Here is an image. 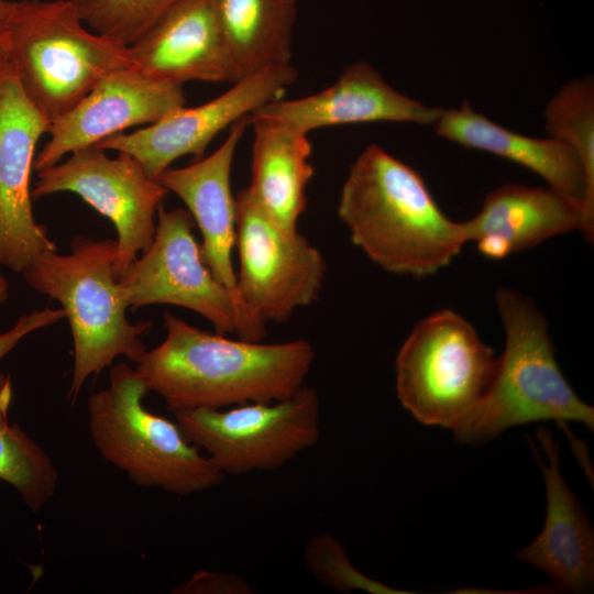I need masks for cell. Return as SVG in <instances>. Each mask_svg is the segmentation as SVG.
Masks as SVG:
<instances>
[{"label":"cell","instance_id":"6","mask_svg":"<svg viewBox=\"0 0 594 594\" xmlns=\"http://www.w3.org/2000/svg\"><path fill=\"white\" fill-rule=\"evenodd\" d=\"M8 65L52 123L106 75L134 67L129 46L85 28L72 0H23L11 23Z\"/></svg>","mask_w":594,"mask_h":594},{"label":"cell","instance_id":"15","mask_svg":"<svg viewBox=\"0 0 594 594\" xmlns=\"http://www.w3.org/2000/svg\"><path fill=\"white\" fill-rule=\"evenodd\" d=\"M442 108L428 107L395 90L369 63L344 68L328 88L298 99H277L250 116L307 133L333 125L407 122L433 125Z\"/></svg>","mask_w":594,"mask_h":594},{"label":"cell","instance_id":"14","mask_svg":"<svg viewBox=\"0 0 594 594\" xmlns=\"http://www.w3.org/2000/svg\"><path fill=\"white\" fill-rule=\"evenodd\" d=\"M183 106L182 85L153 79L135 67L109 73L70 111L50 124V138L33 168L50 167L75 151L129 128L154 123Z\"/></svg>","mask_w":594,"mask_h":594},{"label":"cell","instance_id":"17","mask_svg":"<svg viewBox=\"0 0 594 594\" xmlns=\"http://www.w3.org/2000/svg\"><path fill=\"white\" fill-rule=\"evenodd\" d=\"M134 67L153 79L235 82L213 0H184L129 46Z\"/></svg>","mask_w":594,"mask_h":594},{"label":"cell","instance_id":"23","mask_svg":"<svg viewBox=\"0 0 594 594\" xmlns=\"http://www.w3.org/2000/svg\"><path fill=\"white\" fill-rule=\"evenodd\" d=\"M12 396L10 375L0 373V480L36 513L55 495L59 475L44 449L18 424H10Z\"/></svg>","mask_w":594,"mask_h":594},{"label":"cell","instance_id":"25","mask_svg":"<svg viewBox=\"0 0 594 594\" xmlns=\"http://www.w3.org/2000/svg\"><path fill=\"white\" fill-rule=\"evenodd\" d=\"M92 31L125 46L184 0H72Z\"/></svg>","mask_w":594,"mask_h":594},{"label":"cell","instance_id":"8","mask_svg":"<svg viewBox=\"0 0 594 594\" xmlns=\"http://www.w3.org/2000/svg\"><path fill=\"white\" fill-rule=\"evenodd\" d=\"M173 414L185 438L226 476L280 469L321 433L319 395L306 384L276 402Z\"/></svg>","mask_w":594,"mask_h":594},{"label":"cell","instance_id":"28","mask_svg":"<svg viewBox=\"0 0 594 594\" xmlns=\"http://www.w3.org/2000/svg\"><path fill=\"white\" fill-rule=\"evenodd\" d=\"M63 318H65V312L62 308H44L22 315L10 330L0 333V360L11 352L25 336L54 324Z\"/></svg>","mask_w":594,"mask_h":594},{"label":"cell","instance_id":"3","mask_svg":"<svg viewBox=\"0 0 594 594\" xmlns=\"http://www.w3.org/2000/svg\"><path fill=\"white\" fill-rule=\"evenodd\" d=\"M494 298L505 349L486 393L451 429L454 439L484 443L507 428L549 419L593 430L594 409L561 373L544 315L515 288L499 287Z\"/></svg>","mask_w":594,"mask_h":594},{"label":"cell","instance_id":"13","mask_svg":"<svg viewBox=\"0 0 594 594\" xmlns=\"http://www.w3.org/2000/svg\"><path fill=\"white\" fill-rule=\"evenodd\" d=\"M51 122L9 67L0 70V265L15 273L42 252L57 250L32 211L35 148Z\"/></svg>","mask_w":594,"mask_h":594},{"label":"cell","instance_id":"11","mask_svg":"<svg viewBox=\"0 0 594 594\" xmlns=\"http://www.w3.org/2000/svg\"><path fill=\"white\" fill-rule=\"evenodd\" d=\"M63 191L76 194L113 223L118 235L117 277L151 245L155 216L168 193L132 156L119 152L112 158L97 145L37 170L32 200Z\"/></svg>","mask_w":594,"mask_h":594},{"label":"cell","instance_id":"12","mask_svg":"<svg viewBox=\"0 0 594 594\" xmlns=\"http://www.w3.org/2000/svg\"><path fill=\"white\" fill-rule=\"evenodd\" d=\"M298 77L292 64L246 76L200 106L174 110L131 133H118L97 146L132 156L145 174L157 179L179 157H202L210 142L226 128L263 106L280 99Z\"/></svg>","mask_w":594,"mask_h":594},{"label":"cell","instance_id":"21","mask_svg":"<svg viewBox=\"0 0 594 594\" xmlns=\"http://www.w3.org/2000/svg\"><path fill=\"white\" fill-rule=\"evenodd\" d=\"M249 122L254 140L248 189L283 230L298 232L307 207V186L315 173L308 134L257 116H249Z\"/></svg>","mask_w":594,"mask_h":594},{"label":"cell","instance_id":"26","mask_svg":"<svg viewBox=\"0 0 594 594\" xmlns=\"http://www.w3.org/2000/svg\"><path fill=\"white\" fill-rule=\"evenodd\" d=\"M304 560L312 578L331 590L396 593L393 588L360 573L350 562L342 544L330 534L314 535L306 544Z\"/></svg>","mask_w":594,"mask_h":594},{"label":"cell","instance_id":"18","mask_svg":"<svg viewBox=\"0 0 594 594\" xmlns=\"http://www.w3.org/2000/svg\"><path fill=\"white\" fill-rule=\"evenodd\" d=\"M468 242L491 260L536 246L543 241L580 231L585 216L580 201L553 189L505 184L492 190L481 210L463 221Z\"/></svg>","mask_w":594,"mask_h":594},{"label":"cell","instance_id":"29","mask_svg":"<svg viewBox=\"0 0 594 594\" xmlns=\"http://www.w3.org/2000/svg\"><path fill=\"white\" fill-rule=\"evenodd\" d=\"M19 1L0 0V70L9 67V34Z\"/></svg>","mask_w":594,"mask_h":594},{"label":"cell","instance_id":"19","mask_svg":"<svg viewBox=\"0 0 594 594\" xmlns=\"http://www.w3.org/2000/svg\"><path fill=\"white\" fill-rule=\"evenodd\" d=\"M436 133L466 148L483 151L521 165L553 188L583 206L584 238L594 237V196L576 153L553 138H532L508 130L474 111L468 100L457 109H442Z\"/></svg>","mask_w":594,"mask_h":594},{"label":"cell","instance_id":"5","mask_svg":"<svg viewBox=\"0 0 594 594\" xmlns=\"http://www.w3.org/2000/svg\"><path fill=\"white\" fill-rule=\"evenodd\" d=\"M148 389L127 362L110 367L109 385L89 396L91 441L108 463L138 486L186 496L221 485L226 475L190 443L176 421L148 411Z\"/></svg>","mask_w":594,"mask_h":594},{"label":"cell","instance_id":"22","mask_svg":"<svg viewBox=\"0 0 594 594\" xmlns=\"http://www.w3.org/2000/svg\"><path fill=\"white\" fill-rule=\"evenodd\" d=\"M237 81L290 64L298 0H213Z\"/></svg>","mask_w":594,"mask_h":594},{"label":"cell","instance_id":"9","mask_svg":"<svg viewBox=\"0 0 594 594\" xmlns=\"http://www.w3.org/2000/svg\"><path fill=\"white\" fill-rule=\"evenodd\" d=\"M237 289L257 339L266 323L286 322L298 308L315 302L327 264L299 232H287L254 201L248 187L235 197Z\"/></svg>","mask_w":594,"mask_h":594},{"label":"cell","instance_id":"2","mask_svg":"<svg viewBox=\"0 0 594 594\" xmlns=\"http://www.w3.org/2000/svg\"><path fill=\"white\" fill-rule=\"evenodd\" d=\"M338 215L353 243L393 274L430 276L468 243L463 222L443 213L422 176L376 144L350 166Z\"/></svg>","mask_w":594,"mask_h":594},{"label":"cell","instance_id":"7","mask_svg":"<svg viewBox=\"0 0 594 594\" xmlns=\"http://www.w3.org/2000/svg\"><path fill=\"white\" fill-rule=\"evenodd\" d=\"M496 367L475 328L441 309L414 327L396 355L397 398L419 422L452 429L486 393Z\"/></svg>","mask_w":594,"mask_h":594},{"label":"cell","instance_id":"1","mask_svg":"<svg viewBox=\"0 0 594 594\" xmlns=\"http://www.w3.org/2000/svg\"><path fill=\"white\" fill-rule=\"evenodd\" d=\"M166 338L135 370L172 411L222 409L289 397L306 384L315 350L304 339L279 343L232 340L166 311Z\"/></svg>","mask_w":594,"mask_h":594},{"label":"cell","instance_id":"27","mask_svg":"<svg viewBox=\"0 0 594 594\" xmlns=\"http://www.w3.org/2000/svg\"><path fill=\"white\" fill-rule=\"evenodd\" d=\"M177 594H252L253 587L234 573L199 571L176 586Z\"/></svg>","mask_w":594,"mask_h":594},{"label":"cell","instance_id":"10","mask_svg":"<svg viewBox=\"0 0 594 594\" xmlns=\"http://www.w3.org/2000/svg\"><path fill=\"white\" fill-rule=\"evenodd\" d=\"M188 210L157 211L151 245L118 276L130 308L173 305L190 309L210 321L216 333H235L246 340L240 306L205 264Z\"/></svg>","mask_w":594,"mask_h":594},{"label":"cell","instance_id":"4","mask_svg":"<svg viewBox=\"0 0 594 594\" xmlns=\"http://www.w3.org/2000/svg\"><path fill=\"white\" fill-rule=\"evenodd\" d=\"M117 240L94 241L75 237L70 253L46 250L22 272L37 293L57 300L68 319L74 366L68 398L75 403L91 375H98L114 359L138 363L146 351L142 337L152 321L132 323L127 293L114 274Z\"/></svg>","mask_w":594,"mask_h":594},{"label":"cell","instance_id":"16","mask_svg":"<svg viewBox=\"0 0 594 594\" xmlns=\"http://www.w3.org/2000/svg\"><path fill=\"white\" fill-rule=\"evenodd\" d=\"M249 125V117L239 120L212 154L185 167H168L157 180L186 205L202 235L200 250L205 264L237 299L245 323L246 340L260 341L239 298L231 257L235 246V198L231 190V168L238 144Z\"/></svg>","mask_w":594,"mask_h":594},{"label":"cell","instance_id":"24","mask_svg":"<svg viewBox=\"0 0 594 594\" xmlns=\"http://www.w3.org/2000/svg\"><path fill=\"white\" fill-rule=\"evenodd\" d=\"M548 136L568 144L585 170L594 196V80L586 75L564 84L544 109Z\"/></svg>","mask_w":594,"mask_h":594},{"label":"cell","instance_id":"20","mask_svg":"<svg viewBox=\"0 0 594 594\" xmlns=\"http://www.w3.org/2000/svg\"><path fill=\"white\" fill-rule=\"evenodd\" d=\"M537 437L548 457L546 464L529 440L544 480V525L516 557L547 573L558 588L587 592L594 581L593 530L581 504L560 474L559 450L550 430L541 427Z\"/></svg>","mask_w":594,"mask_h":594},{"label":"cell","instance_id":"30","mask_svg":"<svg viewBox=\"0 0 594 594\" xmlns=\"http://www.w3.org/2000/svg\"><path fill=\"white\" fill-rule=\"evenodd\" d=\"M8 283L6 278L0 275V304H2L8 297Z\"/></svg>","mask_w":594,"mask_h":594}]
</instances>
